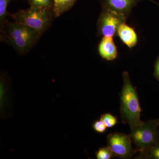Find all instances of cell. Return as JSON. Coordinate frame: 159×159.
I'll return each mask as SVG.
<instances>
[{"label": "cell", "instance_id": "1", "mask_svg": "<svg viewBox=\"0 0 159 159\" xmlns=\"http://www.w3.org/2000/svg\"><path fill=\"white\" fill-rule=\"evenodd\" d=\"M122 77L123 86L120 93L121 119L122 123H128L131 129L143 123L140 118L142 110L136 90L132 84L128 73L123 72Z\"/></svg>", "mask_w": 159, "mask_h": 159}, {"label": "cell", "instance_id": "2", "mask_svg": "<svg viewBox=\"0 0 159 159\" xmlns=\"http://www.w3.org/2000/svg\"><path fill=\"white\" fill-rule=\"evenodd\" d=\"M7 27L9 42L20 53L29 51L41 35L36 30L17 22H8Z\"/></svg>", "mask_w": 159, "mask_h": 159}, {"label": "cell", "instance_id": "3", "mask_svg": "<svg viewBox=\"0 0 159 159\" xmlns=\"http://www.w3.org/2000/svg\"><path fill=\"white\" fill-rule=\"evenodd\" d=\"M53 16L52 9L30 7L20 10L12 16L16 22L29 26L41 34L51 25Z\"/></svg>", "mask_w": 159, "mask_h": 159}, {"label": "cell", "instance_id": "4", "mask_svg": "<svg viewBox=\"0 0 159 159\" xmlns=\"http://www.w3.org/2000/svg\"><path fill=\"white\" fill-rule=\"evenodd\" d=\"M157 127L151 120L131 129L129 135L136 146L137 152H141L159 142Z\"/></svg>", "mask_w": 159, "mask_h": 159}, {"label": "cell", "instance_id": "5", "mask_svg": "<svg viewBox=\"0 0 159 159\" xmlns=\"http://www.w3.org/2000/svg\"><path fill=\"white\" fill-rule=\"evenodd\" d=\"M125 20L124 14L104 8L97 24L99 33L106 37L117 36L119 27Z\"/></svg>", "mask_w": 159, "mask_h": 159}, {"label": "cell", "instance_id": "6", "mask_svg": "<svg viewBox=\"0 0 159 159\" xmlns=\"http://www.w3.org/2000/svg\"><path fill=\"white\" fill-rule=\"evenodd\" d=\"M107 142L114 156L119 158H129L134 153L129 135L117 132L110 134L107 137Z\"/></svg>", "mask_w": 159, "mask_h": 159}, {"label": "cell", "instance_id": "7", "mask_svg": "<svg viewBox=\"0 0 159 159\" xmlns=\"http://www.w3.org/2000/svg\"><path fill=\"white\" fill-rule=\"evenodd\" d=\"M140 0H103L104 8L128 15Z\"/></svg>", "mask_w": 159, "mask_h": 159}, {"label": "cell", "instance_id": "8", "mask_svg": "<svg viewBox=\"0 0 159 159\" xmlns=\"http://www.w3.org/2000/svg\"><path fill=\"white\" fill-rule=\"evenodd\" d=\"M99 52L101 57L107 60L112 61L116 58L118 52L112 37L102 38L99 44Z\"/></svg>", "mask_w": 159, "mask_h": 159}, {"label": "cell", "instance_id": "9", "mask_svg": "<svg viewBox=\"0 0 159 159\" xmlns=\"http://www.w3.org/2000/svg\"><path fill=\"white\" fill-rule=\"evenodd\" d=\"M118 35L122 42L130 48L134 47L138 42V36L135 31L125 23L119 27Z\"/></svg>", "mask_w": 159, "mask_h": 159}, {"label": "cell", "instance_id": "10", "mask_svg": "<svg viewBox=\"0 0 159 159\" xmlns=\"http://www.w3.org/2000/svg\"><path fill=\"white\" fill-rule=\"evenodd\" d=\"M54 16L58 17L73 7L77 0H53Z\"/></svg>", "mask_w": 159, "mask_h": 159}, {"label": "cell", "instance_id": "11", "mask_svg": "<svg viewBox=\"0 0 159 159\" xmlns=\"http://www.w3.org/2000/svg\"><path fill=\"white\" fill-rule=\"evenodd\" d=\"M140 159H159V142L140 152Z\"/></svg>", "mask_w": 159, "mask_h": 159}, {"label": "cell", "instance_id": "12", "mask_svg": "<svg viewBox=\"0 0 159 159\" xmlns=\"http://www.w3.org/2000/svg\"><path fill=\"white\" fill-rule=\"evenodd\" d=\"M30 7L45 8L52 9L54 5L53 0H28Z\"/></svg>", "mask_w": 159, "mask_h": 159}, {"label": "cell", "instance_id": "13", "mask_svg": "<svg viewBox=\"0 0 159 159\" xmlns=\"http://www.w3.org/2000/svg\"><path fill=\"white\" fill-rule=\"evenodd\" d=\"M11 0H0V24L3 27L7 15V8Z\"/></svg>", "mask_w": 159, "mask_h": 159}, {"label": "cell", "instance_id": "14", "mask_svg": "<svg viewBox=\"0 0 159 159\" xmlns=\"http://www.w3.org/2000/svg\"><path fill=\"white\" fill-rule=\"evenodd\" d=\"M96 155L97 159H110L115 157L108 146L99 148L96 152Z\"/></svg>", "mask_w": 159, "mask_h": 159}, {"label": "cell", "instance_id": "15", "mask_svg": "<svg viewBox=\"0 0 159 159\" xmlns=\"http://www.w3.org/2000/svg\"><path fill=\"white\" fill-rule=\"evenodd\" d=\"M100 120L105 124L107 128L113 127L118 122L116 117L110 113H106L101 115Z\"/></svg>", "mask_w": 159, "mask_h": 159}, {"label": "cell", "instance_id": "16", "mask_svg": "<svg viewBox=\"0 0 159 159\" xmlns=\"http://www.w3.org/2000/svg\"><path fill=\"white\" fill-rule=\"evenodd\" d=\"M93 127L95 131L99 134L105 132L107 128L106 125L100 119L99 120H97L94 122Z\"/></svg>", "mask_w": 159, "mask_h": 159}, {"label": "cell", "instance_id": "17", "mask_svg": "<svg viewBox=\"0 0 159 159\" xmlns=\"http://www.w3.org/2000/svg\"><path fill=\"white\" fill-rule=\"evenodd\" d=\"M154 76L159 81V56L155 64Z\"/></svg>", "mask_w": 159, "mask_h": 159}, {"label": "cell", "instance_id": "18", "mask_svg": "<svg viewBox=\"0 0 159 159\" xmlns=\"http://www.w3.org/2000/svg\"><path fill=\"white\" fill-rule=\"evenodd\" d=\"M154 123L157 126H159V119H156V120H152Z\"/></svg>", "mask_w": 159, "mask_h": 159}]
</instances>
